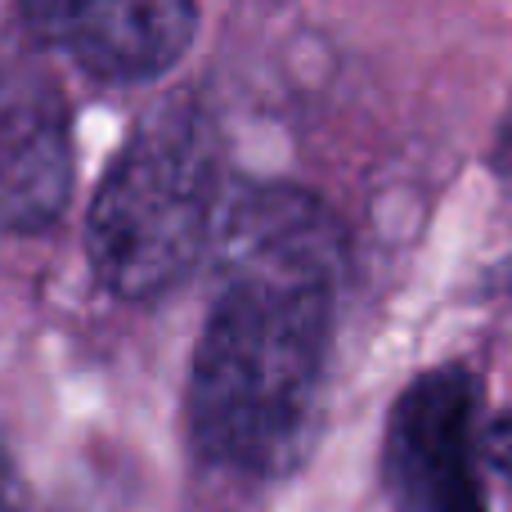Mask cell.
Segmentation results:
<instances>
[{"label": "cell", "instance_id": "obj_2", "mask_svg": "<svg viewBox=\"0 0 512 512\" xmlns=\"http://www.w3.org/2000/svg\"><path fill=\"white\" fill-rule=\"evenodd\" d=\"M221 140L194 90L167 95L126 131L86 216V256L104 292L149 306L203 265L216 239Z\"/></svg>", "mask_w": 512, "mask_h": 512}, {"label": "cell", "instance_id": "obj_4", "mask_svg": "<svg viewBox=\"0 0 512 512\" xmlns=\"http://www.w3.org/2000/svg\"><path fill=\"white\" fill-rule=\"evenodd\" d=\"M32 45L68 54L86 77L140 86L189 54L198 9L185 0H104V5H23Z\"/></svg>", "mask_w": 512, "mask_h": 512}, {"label": "cell", "instance_id": "obj_7", "mask_svg": "<svg viewBox=\"0 0 512 512\" xmlns=\"http://www.w3.org/2000/svg\"><path fill=\"white\" fill-rule=\"evenodd\" d=\"M481 459L512 481V423H495L490 432H481Z\"/></svg>", "mask_w": 512, "mask_h": 512}, {"label": "cell", "instance_id": "obj_3", "mask_svg": "<svg viewBox=\"0 0 512 512\" xmlns=\"http://www.w3.org/2000/svg\"><path fill=\"white\" fill-rule=\"evenodd\" d=\"M477 382L463 364L414 378L391 405L382 481L396 512H486L477 477Z\"/></svg>", "mask_w": 512, "mask_h": 512}, {"label": "cell", "instance_id": "obj_5", "mask_svg": "<svg viewBox=\"0 0 512 512\" xmlns=\"http://www.w3.org/2000/svg\"><path fill=\"white\" fill-rule=\"evenodd\" d=\"M72 171L68 95L45 72H23L0 95V230L50 234L68 212Z\"/></svg>", "mask_w": 512, "mask_h": 512}, {"label": "cell", "instance_id": "obj_8", "mask_svg": "<svg viewBox=\"0 0 512 512\" xmlns=\"http://www.w3.org/2000/svg\"><path fill=\"white\" fill-rule=\"evenodd\" d=\"M490 162H495V176L504 180V189L512 194V113H508L504 131H499V140H495V153H490Z\"/></svg>", "mask_w": 512, "mask_h": 512}, {"label": "cell", "instance_id": "obj_1", "mask_svg": "<svg viewBox=\"0 0 512 512\" xmlns=\"http://www.w3.org/2000/svg\"><path fill=\"white\" fill-rule=\"evenodd\" d=\"M212 274L189 364V445L216 472L279 481L315 441L346 234L306 189L243 185L216 221Z\"/></svg>", "mask_w": 512, "mask_h": 512}, {"label": "cell", "instance_id": "obj_9", "mask_svg": "<svg viewBox=\"0 0 512 512\" xmlns=\"http://www.w3.org/2000/svg\"><path fill=\"white\" fill-rule=\"evenodd\" d=\"M490 292H499L504 301H512V261H504L495 270V283H490Z\"/></svg>", "mask_w": 512, "mask_h": 512}, {"label": "cell", "instance_id": "obj_6", "mask_svg": "<svg viewBox=\"0 0 512 512\" xmlns=\"http://www.w3.org/2000/svg\"><path fill=\"white\" fill-rule=\"evenodd\" d=\"M0 512H32V499H27V481L18 472L14 454L0 441Z\"/></svg>", "mask_w": 512, "mask_h": 512}]
</instances>
